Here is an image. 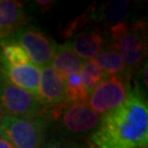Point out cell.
I'll return each mask as SVG.
<instances>
[{
	"mask_svg": "<svg viewBox=\"0 0 148 148\" xmlns=\"http://www.w3.org/2000/svg\"><path fill=\"white\" fill-rule=\"evenodd\" d=\"M95 148H135L148 142V103L135 86L121 106L101 115L98 130L89 137Z\"/></svg>",
	"mask_w": 148,
	"mask_h": 148,
	"instance_id": "6da1fadb",
	"label": "cell"
},
{
	"mask_svg": "<svg viewBox=\"0 0 148 148\" xmlns=\"http://www.w3.org/2000/svg\"><path fill=\"white\" fill-rule=\"evenodd\" d=\"M48 127L62 136L77 140H89L98 130L101 115L86 102H64L46 110Z\"/></svg>",
	"mask_w": 148,
	"mask_h": 148,
	"instance_id": "7a4b0ae2",
	"label": "cell"
},
{
	"mask_svg": "<svg viewBox=\"0 0 148 148\" xmlns=\"http://www.w3.org/2000/svg\"><path fill=\"white\" fill-rule=\"evenodd\" d=\"M108 44L122 57L128 80L146 63L147 24L144 21H123L109 29Z\"/></svg>",
	"mask_w": 148,
	"mask_h": 148,
	"instance_id": "3957f363",
	"label": "cell"
},
{
	"mask_svg": "<svg viewBox=\"0 0 148 148\" xmlns=\"http://www.w3.org/2000/svg\"><path fill=\"white\" fill-rule=\"evenodd\" d=\"M47 130L46 114L35 117L2 116L0 124V135L14 148H40Z\"/></svg>",
	"mask_w": 148,
	"mask_h": 148,
	"instance_id": "277c9868",
	"label": "cell"
},
{
	"mask_svg": "<svg viewBox=\"0 0 148 148\" xmlns=\"http://www.w3.org/2000/svg\"><path fill=\"white\" fill-rule=\"evenodd\" d=\"M46 110L38 98L2 77L0 81V114L2 116L35 117L45 114Z\"/></svg>",
	"mask_w": 148,
	"mask_h": 148,
	"instance_id": "5b68a950",
	"label": "cell"
},
{
	"mask_svg": "<svg viewBox=\"0 0 148 148\" xmlns=\"http://www.w3.org/2000/svg\"><path fill=\"white\" fill-rule=\"evenodd\" d=\"M131 92L130 81L120 76H106L90 93L88 106L98 114H106L121 106Z\"/></svg>",
	"mask_w": 148,
	"mask_h": 148,
	"instance_id": "8992f818",
	"label": "cell"
},
{
	"mask_svg": "<svg viewBox=\"0 0 148 148\" xmlns=\"http://www.w3.org/2000/svg\"><path fill=\"white\" fill-rule=\"evenodd\" d=\"M12 38L25 51L31 63L38 68L51 64L57 47L52 38L34 27H23Z\"/></svg>",
	"mask_w": 148,
	"mask_h": 148,
	"instance_id": "52a82bcc",
	"label": "cell"
},
{
	"mask_svg": "<svg viewBox=\"0 0 148 148\" xmlns=\"http://www.w3.org/2000/svg\"><path fill=\"white\" fill-rule=\"evenodd\" d=\"M38 99L46 109L66 102L64 78L51 65L43 67L38 87Z\"/></svg>",
	"mask_w": 148,
	"mask_h": 148,
	"instance_id": "ba28073f",
	"label": "cell"
},
{
	"mask_svg": "<svg viewBox=\"0 0 148 148\" xmlns=\"http://www.w3.org/2000/svg\"><path fill=\"white\" fill-rule=\"evenodd\" d=\"M0 73L10 84L38 98L41 70L34 64L29 63L20 66H0Z\"/></svg>",
	"mask_w": 148,
	"mask_h": 148,
	"instance_id": "9c48e42d",
	"label": "cell"
},
{
	"mask_svg": "<svg viewBox=\"0 0 148 148\" xmlns=\"http://www.w3.org/2000/svg\"><path fill=\"white\" fill-rule=\"evenodd\" d=\"M69 38L67 42L69 47L85 60L95 59L108 44L103 33L95 27L76 32Z\"/></svg>",
	"mask_w": 148,
	"mask_h": 148,
	"instance_id": "30bf717a",
	"label": "cell"
},
{
	"mask_svg": "<svg viewBox=\"0 0 148 148\" xmlns=\"http://www.w3.org/2000/svg\"><path fill=\"white\" fill-rule=\"evenodd\" d=\"M24 7L16 0H0V41L10 38L27 24Z\"/></svg>",
	"mask_w": 148,
	"mask_h": 148,
	"instance_id": "8fae6325",
	"label": "cell"
},
{
	"mask_svg": "<svg viewBox=\"0 0 148 148\" xmlns=\"http://www.w3.org/2000/svg\"><path fill=\"white\" fill-rule=\"evenodd\" d=\"M85 62V59L77 55L69 47L68 44L65 43L63 45H57L51 64L52 67L56 69L63 78H65L68 75L79 73Z\"/></svg>",
	"mask_w": 148,
	"mask_h": 148,
	"instance_id": "7c38bea8",
	"label": "cell"
},
{
	"mask_svg": "<svg viewBox=\"0 0 148 148\" xmlns=\"http://www.w3.org/2000/svg\"><path fill=\"white\" fill-rule=\"evenodd\" d=\"M128 8H130L128 1L125 0L111 1L109 3L102 5L98 10H95V7H92V18L93 21L103 22L110 29L113 25H116L124 21Z\"/></svg>",
	"mask_w": 148,
	"mask_h": 148,
	"instance_id": "4fadbf2b",
	"label": "cell"
},
{
	"mask_svg": "<svg viewBox=\"0 0 148 148\" xmlns=\"http://www.w3.org/2000/svg\"><path fill=\"white\" fill-rule=\"evenodd\" d=\"M93 60L106 76H120L125 78L127 81H130L126 76V70H125V66L122 60V57L109 44H106L104 48L95 56Z\"/></svg>",
	"mask_w": 148,
	"mask_h": 148,
	"instance_id": "5bb4252c",
	"label": "cell"
},
{
	"mask_svg": "<svg viewBox=\"0 0 148 148\" xmlns=\"http://www.w3.org/2000/svg\"><path fill=\"white\" fill-rule=\"evenodd\" d=\"M31 63L25 51L13 40L0 41V66H20Z\"/></svg>",
	"mask_w": 148,
	"mask_h": 148,
	"instance_id": "9a60e30c",
	"label": "cell"
},
{
	"mask_svg": "<svg viewBox=\"0 0 148 148\" xmlns=\"http://www.w3.org/2000/svg\"><path fill=\"white\" fill-rule=\"evenodd\" d=\"M40 148H95L89 140H77L62 136L48 127Z\"/></svg>",
	"mask_w": 148,
	"mask_h": 148,
	"instance_id": "2e32d148",
	"label": "cell"
},
{
	"mask_svg": "<svg viewBox=\"0 0 148 148\" xmlns=\"http://www.w3.org/2000/svg\"><path fill=\"white\" fill-rule=\"evenodd\" d=\"M65 84V95L68 102H88L89 95L86 90L85 86L79 73L68 75L64 78Z\"/></svg>",
	"mask_w": 148,
	"mask_h": 148,
	"instance_id": "e0dca14e",
	"label": "cell"
},
{
	"mask_svg": "<svg viewBox=\"0 0 148 148\" xmlns=\"http://www.w3.org/2000/svg\"><path fill=\"white\" fill-rule=\"evenodd\" d=\"M79 75L81 77V80H82V84L85 86L86 90H87L89 95L95 87L106 77L104 73L101 70V68L97 65V63L93 59L92 60H86L81 69H80Z\"/></svg>",
	"mask_w": 148,
	"mask_h": 148,
	"instance_id": "ac0fdd59",
	"label": "cell"
},
{
	"mask_svg": "<svg viewBox=\"0 0 148 148\" xmlns=\"http://www.w3.org/2000/svg\"><path fill=\"white\" fill-rule=\"evenodd\" d=\"M37 5L42 9L43 12L45 11H48L54 5V1H49V0H38L36 1Z\"/></svg>",
	"mask_w": 148,
	"mask_h": 148,
	"instance_id": "d6986e66",
	"label": "cell"
},
{
	"mask_svg": "<svg viewBox=\"0 0 148 148\" xmlns=\"http://www.w3.org/2000/svg\"><path fill=\"white\" fill-rule=\"evenodd\" d=\"M0 148H14V147H13V145L9 140H7L3 136L0 135Z\"/></svg>",
	"mask_w": 148,
	"mask_h": 148,
	"instance_id": "ffe728a7",
	"label": "cell"
},
{
	"mask_svg": "<svg viewBox=\"0 0 148 148\" xmlns=\"http://www.w3.org/2000/svg\"><path fill=\"white\" fill-rule=\"evenodd\" d=\"M135 148H148V144H142V145H139V146H137V147Z\"/></svg>",
	"mask_w": 148,
	"mask_h": 148,
	"instance_id": "44dd1931",
	"label": "cell"
},
{
	"mask_svg": "<svg viewBox=\"0 0 148 148\" xmlns=\"http://www.w3.org/2000/svg\"><path fill=\"white\" fill-rule=\"evenodd\" d=\"M1 79H2V75H1V73H0V81H1Z\"/></svg>",
	"mask_w": 148,
	"mask_h": 148,
	"instance_id": "7402d4cb",
	"label": "cell"
},
{
	"mask_svg": "<svg viewBox=\"0 0 148 148\" xmlns=\"http://www.w3.org/2000/svg\"><path fill=\"white\" fill-rule=\"evenodd\" d=\"M1 119H2V115L0 114V124H1Z\"/></svg>",
	"mask_w": 148,
	"mask_h": 148,
	"instance_id": "603a6c76",
	"label": "cell"
}]
</instances>
